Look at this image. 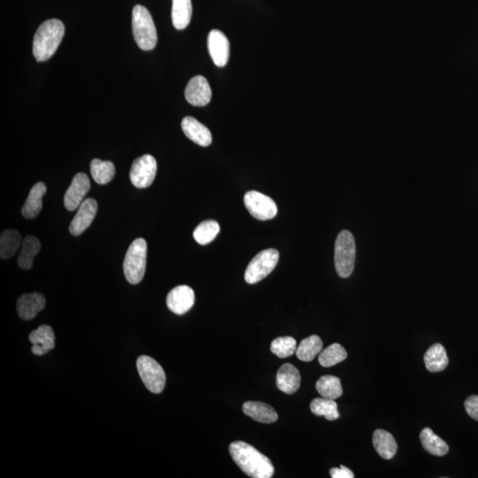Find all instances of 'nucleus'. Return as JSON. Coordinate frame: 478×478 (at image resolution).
Instances as JSON below:
<instances>
[{"label":"nucleus","mask_w":478,"mask_h":478,"mask_svg":"<svg viewBox=\"0 0 478 478\" xmlns=\"http://www.w3.org/2000/svg\"><path fill=\"white\" fill-rule=\"evenodd\" d=\"M28 339L33 346L31 351L35 355H46L55 346V335L49 325H41L37 330L32 331Z\"/></svg>","instance_id":"obj_16"},{"label":"nucleus","mask_w":478,"mask_h":478,"mask_svg":"<svg viewBox=\"0 0 478 478\" xmlns=\"http://www.w3.org/2000/svg\"><path fill=\"white\" fill-rule=\"evenodd\" d=\"M171 15L174 27L178 30H184L190 24L193 15L191 0H173Z\"/></svg>","instance_id":"obj_24"},{"label":"nucleus","mask_w":478,"mask_h":478,"mask_svg":"<svg viewBox=\"0 0 478 478\" xmlns=\"http://www.w3.org/2000/svg\"><path fill=\"white\" fill-rule=\"evenodd\" d=\"M465 409L471 418L478 422V395H471L464 402Z\"/></svg>","instance_id":"obj_34"},{"label":"nucleus","mask_w":478,"mask_h":478,"mask_svg":"<svg viewBox=\"0 0 478 478\" xmlns=\"http://www.w3.org/2000/svg\"><path fill=\"white\" fill-rule=\"evenodd\" d=\"M323 341L317 335L303 339L296 350V355L302 362H312L323 350Z\"/></svg>","instance_id":"obj_27"},{"label":"nucleus","mask_w":478,"mask_h":478,"mask_svg":"<svg viewBox=\"0 0 478 478\" xmlns=\"http://www.w3.org/2000/svg\"><path fill=\"white\" fill-rule=\"evenodd\" d=\"M279 253L276 249H267L258 254L251 260L245 272V282L249 285L259 283L269 275L277 265Z\"/></svg>","instance_id":"obj_6"},{"label":"nucleus","mask_w":478,"mask_h":478,"mask_svg":"<svg viewBox=\"0 0 478 478\" xmlns=\"http://www.w3.org/2000/svg\"><path fill=\"white\" fill-rule=\"evenodd\" d=\"M207 44L213 63L219 68L226 66L229 58V42L227 37L222 31L213 30L209 35Z\"/></svg>","instance_id":"obj_14"},{"label":"nucleus","mask_w":478,"mask_h":478,"mask_svg":"<svg viewBox=\"0 0 478 478\" xmlns=\"http://www.w3.org/2000/svg\"><path fill=\"white\" fill-rule=\"evenodd\" d=\"M330 477L333 478H353L355 475L348 468L341 465L340 468H333L330 470Z\"/></svg>","instance_id":"obj_35"},{"label":"nucleus","mask_w":478,"mask_h":478,"mask_svg":"<svg viewBox=\"0 0 478 478\" xmlns=\"http://www.w3.org/2000/svg\"><path fill=\"white\" fill-rule=\"evenodd\" d=\"M346 358L347 353L345 348L339 344L335 343L321 351L318 361L321 366L330 368L345 361Z\"/></svg>","instance_id":"obj_31"},{"label":"nucleus","mask_w":478,"mask_h":478,"mask_svg":"<svg viewBox=\"0 0 478 478\" xmlns=\"http://www.w3.org/2000/svg\"><path fill=\"white\" fill-rule=\"evenodd\" d=\"M356 247L355 238L348 231L340 232L335 243L334 263L337 275L347 278L355 269Z\"/></svg>","instance_id":"obj_5"},{"label":"nucleus","mask_w":478,"mask_h":478,"mask_svg":"<svg viewBox=\"0 0 478 478\" xmlns=\"http://www.w3.org/2000/svg\"><path fill=\"white\" fill-rule=\"evenodd\" d=\"M41 250L39 239L33 236H27L24 239L21 249L18 257V265L22 269L28 270L33 266L34 258L37 256Z\"/></svg>","instance_id":"obj_22"},{"label":"nucleus","mask_w":478,"mask_h":478,"mask_svg":"<svg viewBox=\"0 0 478 478\" xmlns=\"http://www.w3.org/2000/svg\"><path fill=\"white\" fill-rule=\"evenodd\" d=\"M136 368L143 384L151 393H162L166 384V374L154 359L146 355L140 356L136 361Z\"/></svg>","instance_id":"obj_7"},{"label":"nucleus","mask_w":478,"mask_h":478,"mask_svg":"<svg viewBox=\"0 0 478 478\" xmlns=\"http://www.w3.org/2000/svg\"><path fill=\"white\" fill-rule=\"evenodd\" d=\"M310 409L315 416H324L329 421L339 418L337 404L335 402L334 400L325 398H315L310 404Z\"/></svg>","instance_id":"obj_30"},{"label":"nucleus","mask_w":478,"mask_h":478,"mask_svg":"<svg viewBox=\"0 0 478 478\" xmlns=\"http://www.w3.org/2000/svg\"><path fill=\"white\" fill-rule=\"evenodd\" d=\"M318 393L329 400H337L343 394V388L339 378L335 375H323L315 384Z\"/></svg>","instance_id":"obj_28"},{"label":"nucleus","mask_w":478,"mask_h":478,"mask_svg":"<svg viewBox=\"0 0 478 478\" xmlns=\"http://www.w3.org/2000/svg\"><path fill=\"white\" fill-rule=\"evenodd\" d=\"M156 173L157 161L154 156L145 154L134 161L130 168V178L134 186L145 189L154 183Z\"/></svg>","instance_id":"obj_8"},{"label":"nucleus","mask_w":478,"mask_h":478,"mask_svg":"<svg viewBox=\"0 0 478 478\" xmlns=\"http://www.w3.org/2000/svg\"><path fill=\"white\" fill-rule=\"evenodd\" d=\"M229 454L244 473L253 478H270L275 473L272 462L254 446L243 441L229 445Z\"/></svg>","instance_id":"obj_1"},{"label":"nucleus","mask_w":478,"mask_h":478,"mask_svg":"<svg viewBox=\"0 0 478 478\" xmlns=\"http://www.w3.org/2000/svg\"><path fill=\"white\" fill-rule=\"evenodd\" d=\"M148 243L143 238H136L130 244L123 261V272L127 281L138 285L142 281L146 269Z\"/></svg>","instance_id":"obj_4"},{"label":"nucleus","mask_w":478,"mask_h":478,"mask_svg":"<svg viewBox=\"0 0 478 478\" xmlns=\"http://www.w3.org/2000/svg\"><path fill=\"white\" fill-rule=\"evenodd\" d=\"M243 412L261 423H274L278 419V416L272 407L260 401H247L243 405Z\"/></svg>","instance_id":"obj_20"},{"label":"nucleus","mask_w":478,"mask_h":478,"mask_svg":"<svg viewBox=\"0 0 478 478\" xmlns=\"http://www.w3.org/2000/svg\"><path fill=\"white\" fill-rule=\"evenodd\" d=\"M64 33L65 26L58 19H51L40 25L33 40V54L37 62H46L55 53Z\"/></svg>","instance_id":"obj_2"},{"label":"nucleus","mask_w":478,"mask_h":478,"mask_svg":"<svg viewBox=\"0 0 478 478\" xmlns=\"http://www.w3.org/2000/svg\"><path fill=\"white\" fill-rule=\"evenodd\" d=\"M420 439L423 448L429 454L436 455V457H444L448 454V444L439 436H436L432 429H423L421 432Z\"/></svg>","instance_id":"obj_26"},{"label":"nucleus","mask_w":478,"mask_h":478,"mask_svg":"<svg viewBox=\"0 0 478 478\" xmlns=\"http://www.w3.org/2000/svg\"><path fill=\"white\" fill-rule=\"evenodd\" d=\"M91 173L96 183L107 184L113 180L116 175V167L113 162L94 159L91 162Z\"/></svg>","instance_id":"obj_29"},{"label":"nucleus","mask_w":478,"mask_h":478,"mask_svg":"<svg viewBox=\"0 0 478 478\" xmlns=\"http://www.w3.org/2000/svg\"><path fill=\"white\" fill-rule=\"evenodd\" d=\"M91 182L85 173L76 174L64 197V206L69 211H75L85 200L86 194L90 191Z\"/></svg>","instance_id":"obj_10"},{"label":"nucleus","mask_w":478,"mask_h":478,"mask_svg":"<svg viewBox=\"0 0 478 478\" xmlns=\"http://www.w3.org/2000/svg\"><path fill=\"white\" fill-rule=\"evenodd\" d=\"M22 241L20 232L15 229H6L0 237V257L2 260H8L17 253L21 247Z\"/></svg>","instance_id":"obj_25"},{"label":"nucleus","mask_w":478,"mask_h":478,"mask_svg":"<svg viewBox=\"0 0 478 478\" xmlns=\"http://www.w3.org/2000/svg\"><path fill=\"white\" fill-rule=\"evenodd\" d=\"M132 30L134 38L140 49H154L158 41L157 30L151 14L145 6L138 5L133 8Z\"/></svg>","instance_id":"obj_3"},{"label":"nucleus","mask_w":478,"mask_h":478,"mask_svg":"<svg viewBox=\"0 0 478 478\" xmlns=\"http://www.w3.org/2000/svg\"><path fill=\"white\" fill-rule=\"evenodd\" d=\"M220 232V226L218 222L213 221V220H209V221H205L197 225L195 231L193 232V238L202 245H206L207 244L211 243Z\"/></svg>","instance_id":"obj_32"},{"label":"nucleus","mask_w":478,"mask_h":478,"mask_svg":"<svg viewBox=\"0 0 478 478\" xmlns=\"http://www.w3.org/2000/svg\"><path fill=\"white\" fill-rule=\"evenodd\" d=\"M301 377L294 366L285 363L276 375V387L286 394H294L301 387Z\"/></svg>","instance_id":"obj_18"},{"label":"nucleus","mask_w":478,"mask_h":478,"mask_svg":"<svg viewBox=\"0 0 478 478\" xmlns=\"http://www.w3.org/2000/svg\"><path fill=\"white\" fill-rule=\"evenodd\" d=\"M244 202L251 215L260 221H267L276 215L277 206L275 202L259 191H248L244 197Z\"/></svg>","instance_id":"obj_9"},{"label":"nucleus","mask_w":478,"mask_h":478,"mask_svg":"<svg viewBox=\"0 0 478 478\" xmlns=\"http://www.w3.org/2000/svg\"><path fill=\"white\" fill-rule=\"evenodd\" d=\"M46 298L39 292L21 295L17 301V312L22 320L30 321L46 307Z\"/></svg>","instance_id":"obj_15"},{"label":"nucleus","mask_w":478,"mask_h":478,"mask_svg":"<svg viewBox=\"0 0 478 478\" xmlns=\"http://www.w3.org/2000/svg\"><path fill=\"white\" fill-rule=\"evenodd\" d=\"M98 212V203L94 199H86L78 207L74 219L69 225L71 235L79 236L90 227Z\"/></svg>","instance_id":"obj_13"},{"label":"nucleus","mask_w":478,"mask_h":478,"mask_svg":"<svg viewBox=\"0 0 478 478\" xmlns=\"http://www.w3.org/2000/svg\"><path fill=\"white\" fill-rule=\"evenodd\" d=\"M423 360H425L426 369L432 373L445 371L449 362L444 346L439 343L434 344L427 350Z\"/></svg>","instance_id":"obj_23"},{"label":"nucleus","mask_w":478,"mask_h":478,"mask_svg":"<svg viewBox=\"0 0 478 478\" xmlns=\"http://www.w3.org/2000/svg\"><path fill=\"white\" fill-rule=\"evenodd\" d=\"M182 129L188 139L196 143L197 145L209 146L212 143V134L210 130L200 123L195 118L186 116L182 121Z\"/></svg>","instance_id":"obj_17"},{"label":"nucleus","mask_w":478,"mask_h":478,"mask_svg":"<svg viewBox=\"0 0 478 478\" xmlns=\"http://www.w3.org/2000/svg\"><path fill=\"white\" fill-rule=\"evenodd\" d=\"M47 188L43 182H39L31 188L26 202L21 209L22 215L27 219L36 218L43 209V197Z\"/></svg>","instance_id":"obj_19"},{"label":"nucleus","mask_w":478,"mask_h":478,"mask_svg":"<svg viewBox=\"0 0 478 478\" xmlns=\"http://www.w3.org/2000/svg\"><path fill=\"white\" fill-rule=\"evenodd\" d=\"M373 445L378 454L384 460L393 459L398 450L394 436L384 430H375L373 434Z\"/></svg>","instance_id":"obj_21"},{"label":"nucleus","mask_w":478,"mask_h":478,"mask_svg":"<svg viewBox=\"0 0 478 478\" xmlns=\"http://www.w3.org/2000/svg\"><path fill=\"white\" fill-rule=\"evenodd\" d=\"M270 349L279 358H287L296 353L297 342L292 337H277L271 343Z\"/></svg>","instance_id":"obj_33"},{"label":"nucleus","mask_w":478,"mask_h":478,"mask_svg":"<svg viewBox=\"0 0 478 478\" xmlns=\"http://www.w3.org/2000/svg\"><path fill=\"white\" fill-rule=\"evenodd\" d=\"M195 303V293L190 286L179 285L172 289L167 296V306L175 315L187 313Z\"/></svg>","instance_id":"obj_11"},{"label":"nucleus","mask_w":478,"mask_h":478,"mask_svg":"<svg viewBox=\"0 0 478 478\" xmlns=\"http://www.w3.org/2000/svg\"><path fill=\"white\" fill-rule=\"evenodd\" d=\"M184 95L186 100L193 106H206L211 101V87L204 76H196L188 82Z\"/></svg>","instance_id":"obj_12"}]
</instances>
